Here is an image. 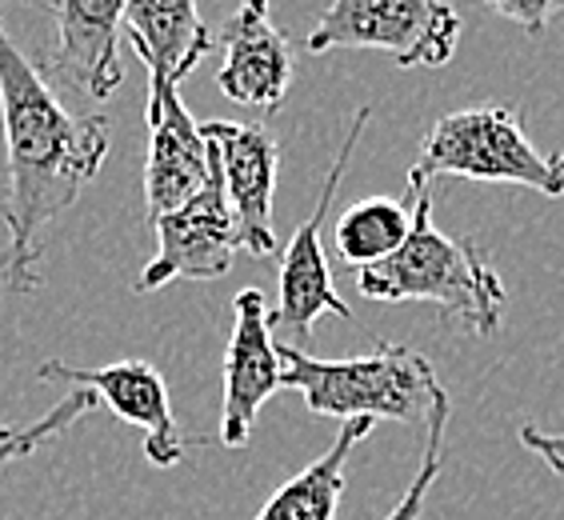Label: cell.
Here are the masks:
<instances>
[{
  "label": "cell",
  "mask_w": 564,
  "mask_h": 520,
  "mask_svg": "<svg viewBox=\"0 0 564 520\" xmlns=\"http://www.w3.org/2000/svg\"><path fill=\"white\" fill-rule=\"evenodd\" d=\"M213 181V152L200 124L181 100V85L149 73V156H144V217H161L188 205Z\"/></svg>",
  "instance_id": "ba28073f"
},
{
  "label": "cell",
  "mask_w": 564,
  "mask_h": 520,
  "mask_svg": "<svg viewBox=\"0 0 564 520\" xmlns=\"http://www.w3.org/2000/svg\"><path fill=\"white\" fill-rule=\"evenodd\" d=\"M161 249L132 281V293H156L173 281H217L232 269L240 245V228L228 205L225 181H220L217 156H213V181L205 193H196L188 205L156 220Z\"/></svg>",
  "instance_id": "52a82bcc"
},
{
  "label": "cell",
  "mask_w": 564,
  "mask_h": 520,
  "mask_svg": "<svg viewBox=\"0 0 564 520\" xmlns=\"http://www.w3.org/2000/svg\"><path fill=\"white\" fill-rule=\"evenodd\" d=\"M200 137L217 156L245 252H257V257L276 252V232H272V193H276V169H281L276 137L264 124H237V120H205Z\"/></svg>",
  "instance_id": "8fae6325"
},
{
  "label": "cell",
  "mask_w": 564,
  "mask_h": 520,
  "mask_svg": "<svg viewBox=\"0 0 564 520\" xmlns=\"http://www.w3.org/2000/svg\"><path fill=\"white\" fill-rule=\"evenodd\" d=\"M445 424H448V401L433 412V421L424 424V461H421V473L413 477L409 492L401 497V505L389 512L384 520H421L424 512V497H429V488H433L436 473H441V453H445Z\"/></svg>",
  "instance_id": "ac0fdd59"
},
{
  "label": "cell",
  "mask_w": 564,
  "mask_h": 520,
  "mask_svg": "<svg viewBox=\"0 0 564 520\" xmlns=\"http://www.w3.org/2000/svg\"><path fill=\"white\" fill-rule=\"evenodd\" d=\"M485 4L505 21L521 24L529 36H541L564 12V0H485Z\"/></svg>",
  "instance_id": "d6986e66"
},
{
  "label": "cell",
  "mask_w": 564,
  "mask_h": 520,
  "mask_svg": "<svg viewBox=\"0 0 564 520\" xmlns=\"http://www.w3.org/2000/svg\"><path fill=\"white\" fill-rule=\"evenodd\" d=\"M129 0H56V44L48 73L93 100L124 85L120 24Z\"/></svg>",
  "instance_id": "4fadbf2b"
},
{
  "label": "cell",
  "mask_w": 564,
  "mask_h": 520,
  "mask_svg": "<svg viewBox=\"0 0 564 520\" xmlns=\"http://www.w3.org/2000/svg\"><path fill=\"white\" fill-rule=\"evenodd\" d=\"M413 232V201H392V196H365L357 205L340 213L333 237L337 252L352 269H372L380 260H389Z\"/></svg>",
  "instance_id": "2e32d148"
},
{
  "label": "cell",
  "mask_w": 564,
  "mask_h": 520,
  "mask_svg": "<svg viewBox=\"0 0 564 520\" xmlns=\"http://www.w3.org/2000/svg\"><path fill=\"white\" fill-rule=\"evenodd\" d=\"M460 17L445 0H333L308 33V53L384 48L401 68H445Z\"/></svg>",
  "instance_id": "5b68a950"
},
{
  "label": "cell",
  "mask_w": 564,
  "mask_h": 520,
  "mask_svg": "<svg viewBox=\"0 0 564 520\" xmlns=\"http://www.w3.org/2000/svg\"><path fill=\"white\" fill-rule=\"evenodd\" d=\"M281 360L284 389L301 392L313 416L429 424L448 401L429 357L392 340H377L369 357L348 360H316L304 348L281 345Z\"/></svg>",
  "instance_id": "3957f363"
},
{
  "label": "cell",
  "mask_w": 564,
  "mask_h": 520,
  "mask_svg": "<svg viewBox=\"0 0 564 520\" xmlns=\"http://www.w3.org/2000/svg\"><path fill=\"white\" fill-rule=\"evenodd\" d=\"M521 445L529 453H536L544 465L553 468L556 477H564V433H541L536 424H524L521 429Z\"/></svg>",
  "instance_id": "ffe728a7"
},
{
  "label": "cell",
  "mask_w": 564,
  "mask_h": 520,
  "mask_svg": "<svg viewBox=\"0 0 564 520\" xmlns=\"http://www.w3.org/2000/svg\"><path fill=\"white\" fill-rule=\"evenodd\" d=\"M372 109H357L352 117V129H348L345 144H340L337 161L328 169L325 185H321V196H316V208L304 217V225L293 232L289 240V249H284L281 260V301L272 308V333H284L289 340L284 345H308V336H313L316 321L321 316H340V321H352L348 313V304L337 296L333 289V269H328V257H325V245H321V232H325V217L328 208H333V196L340 188V176L348 169V156L357 149L360 132L369 124Z\"/></svg>",
  "instance_id": "8992f818"
},
{
  "label": "cell",
  "mask_w": 564,
  "mask_h": 520,
  "mask_svg": "<svg viewBox=\"0 0 564 520\" xmlns=\"http://www.w3.org/2000/svg\"><path fill=\"white\" fill-rule=\"evenodd\" d=\"M0 124L9 161V188L0 196V217L9 228L0 281L9 293H33L44 281V228L65 217L100 173L109 156V120L68 109L0 21Z\"/></svg>",
  "instance_id": "6da1fadb"
},
{
  "label": "cell",
  "mask_w": 564,
  "mask_h": 520,
  "mask_svg": "<svg viewBox=\"0 0 564 520\" xmlns=\"http://www.w3.org/2000/svg\"><path fill=\"white\" fill-rule=\"evenodd\" d=\"M220 44H225V65L217 73L220 93L272 117L293 85V44L272 24L269 0H240L237 12L220 24Z\"/></svg>",
  "instance_id": "7c38bea8"
},
{
  "label": "cell",
  "mask_w": 564,
  "mask_h": 520,
  "mask_svg": "<svg viewBox=\"0 0 564 520\" xmlns=\"http://www.w3.org/2000/svg\"><path fill=\"white\" fill-rule=\"evenodd\" d=\"M413 232L389 260L357 272V289L369 301L436 304L441 316L456 321L465 333L489 336L500 328L509 289L500 281L473 237H445L433 225V188H409Z\"/></svg>",
  "instance_id": "7a4b0ae2"
},
{
  "label": "cell",
  "mask_w": 564,
  "mask_h": 520,
  "mask_svg": "<svg viewBox=\"0 0 564 520\" xmlns=\"http://www.w3.org/2000/svg\"><path fill=\"white\" fill-rule=\"evenodd\" d=\"M284 389L281 345L272 340V308L261 289H245L232 301V336L225 348V397H220L217 445L245 448L257 429V412Z\"/></svg>",
  "instance_id": "9c48e42d"
},
{
  "label": "cell",
  "mask_w": 564,
  "mask_h": 520,
  "mask_svg": "<svg viewBox=\"0 0 564 520\" xmlns=\"http://www.w3.org/2000/svg\"><path fill=\"white\" fill-rule=\"evenodd\" d=\"M93 404H97V392L73 389L65 401L56 404V409L44 412L41 421H33V424H4V429H0V468L12 465V461H24V456H33L41 445L56 441V436L65 433V429H73V424L80 421V416H85Z\"/></svg>",
  "instance_id": "e0dca14e"
},
{
  "label": "cell",
  "mask_w": 564,
  "mask_h": 520,
  "mask_svg": "<svg viewBox=\"0 0 564 520\" xmlns=\"http://www.w3.org/2000/svg\"><path fill=\"white\" fill-rule=\"evenodd\" d=\"M372 433V421H340L337 441L328 445L325 456L304 465L293 480H284L257 520H337L340 497L348 485V453Z\"/></svg>",
  "instance_id": "9a60e30c"
},
{
  "label": "cell",
  "mask_w": 564,
  "mask_h": 520,
  "mask_svg": "<svg viewBox=\"0 0 564 520\" xmlns=\"http://www.w3.org/2000/svg\"><path fill=\"white\" fill-rule=\"evenodd\" d=\"M41 380H73L76 389L97 392L112 416L144 429V461L156 468H176L185 461V433L169 404V384L149 360H117L100 369H80L65 360H44L36 369Z\"/></svg>",
  "instance_id": "30bf717a"
},
{
  "label": "cell",
  "mask_w": 564,
  "mask_h": 520,
  "mask_svg": "<svg viewBox=\"0 0 564 520\" xmlns=\"http://www.w3.org/2000/svg\"><path fill=\"white\" fill-rule=\"evenodd\" d=\"M441 176H465L480 185H521L541 196H564V152L544 156L524 137L512 105L445 112L409 169V188H433Z\"/></svg>",
  "instance_id": "277c9868"
},
{
  "label": "cell",
  "mask_w": 564,
  "mask_h": 520,
  "mask_svg": "<svg viewBox=\"0 0 564 520\" xmlns=\"http://www.w3.org/2000/svg\"><path fill=\"white\" fill-rule=\"evenodd\" d=\"M124 29H129V44L141 56V65L176 85L205 61L217 41L200 21L196 0H129Z\"/></svg>",
  "instance_id": "5bb4252c"
}]
</instances>
